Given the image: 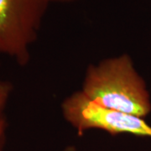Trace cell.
Segmentation results:
<instances>
[{
  "label": "cell",
  "instance_id": "6da1fadb",
  "mask_svg": "<svg viewBox=\"0 0 151 151\" xmlns=\"http://www.w3.org/2000/svg\"><path fill=\"white\" fill-rule=\"evenodd\" d=\"M80 91L105 108L143 119L151 113L148 86L128 54L108 57L88 65Z\"/></svg>",
  "mask_w": 151,
  "mask_h": 151
},
{
  "label": "cell",
  "instance_id": "7a4b0ae2",
  "mask_svg": "<svg viewBox=\"0 0 151 151\" xmlns=\"http://www.w3.org/2000/svg\"><path fill=\"white\" fill-rule=\"evenodd\" d=\"M49 4L48 0H0V54L27 65Z\"/></svg>",
  "mask_w": 151,
  "mask_h": 151
},
{
  "label": "cell",
  "instance_id": "3957f363",
  "mask_svg": "<svg viewBox=\"0 0 151 151\" xmlns=\"http://www.w3.org/2000/svg\"><path fill=\"white\" fill-rule=\"evenodd\" d=\"M63 118L82 136L86 131L102 130L109 134H131L151 139V126L145 119L108 108L90 100L79 90L62 101Z\"/></svg>",
  "mask_w": 151,
  "mask_h": 151
},
{
  "label": "cell",
  "instance_id": "277c9868",
  "mask_svg": "<svg viewBox=\"0 0 151 151\" xmlns=\"http://www.w3.org/2000/svg\"><path fill=\"white\" fill-rule=\"evenodd\" d=\"M14 91L10 81L0 79V151H4L6 140V132L8 129L7 107Z\"/></svg>",
  "mask_w": 151,
  "mask_h": 151
},
{
  "label": "cell",
  "instance_id": "5b68a950",
  "mask_svg": "<svg viewBox=\"0 0 151 151\" xmlns=\"http://www.w3.org/2000/svg\"><path fill=\"white\" fill-rule=\"evenodd\" d=\"M81 0H48L50 4L51 3H57V4H70V3H75Z\"/></svg>",
  "mask_w": 151,
  "mask_h": 151
},
{
  "label": "cell",
  "instance_id": "8992f818",
  "mask_svg": "<svg viewBox=\"0 0 151 151\" xmlns=\"http://www.w3.org/2000/svg\"><path fill=\"white\" fill-rule=\"evenodd\" d=\"M63 151H75V148L72 147V146H69V147H67V148L65 149Z\"/></svg>",
  "mask_w": 151,
  "mask_h": 151
}]
</instances>
